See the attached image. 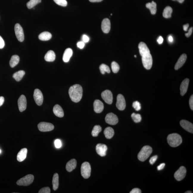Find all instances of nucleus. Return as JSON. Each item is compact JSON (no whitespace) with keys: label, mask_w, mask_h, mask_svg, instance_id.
I'll use <instances>...</instances> for the list:
<instances>
[{"label":"nucleus","mask_w":193,"mask_h":193,"mask_svg":"<svg viewBox=\"0 0 193 193\" xmlns=\"http://www.w3.org/2000/svg\"><path fill=\"white\" fill-rule=\"evenodd\" d=\"M55 3L60 6L66 7L67 5V1L66 0H53Z\"/></svg>","instance_id":"nucleus-38"},{"label":"nucleus","mask_w":193,"mask_h":193,"mask_svg":"<svg viewBox=\"0 0 193 193\" xmlns=\"http://www.w3.org/2000/svg\"><path fill=\"white\" fill-rule=\"evenodd\" d=\"M139 52L142 56L143 66L147 69H150L152 65L153 60L149 48L144 43L141 42L138 45Z\"/></svg>","instance_id":"nucleus-1"},{"label":"nucleus","mask_w":193,"mask_h":193,"mask_svg":"<svg viewBox=\"0 0 193 193\" xmlns=\"http://www.w3.org/2000/svg\"><path fill=\"white\" fill-rule=\"evenodd\" d=\"M4 102V98L3 96H0V107L3 105Z\"/></svg>","instance_id":"nucleus-51"},{"label":"nucleus","mask_w":193,"mask_h":193,"mask_svg":"<svg viewBox=\"0 0 193 193\" xmlns=\"http://www.w3.org/2000/svg\"><path fill=\"white\" fill-rule=\"evenodd\" d=\"M14 30L18 40L19 42H23L24 40V34L22 27L19 24L17 23L15 25Z\"/></svg>","instance_id":"nucleus-8"},{"label":"nucleus","mask_w":193,"mask_h":193,"mask_svg":"<svg viewBox=\"0 0 193 193\" xmlns=\"http://www.w3.org/2000/svg\"><path fill=\"white\" fill-rule=\"evenodd\" d=\"M99 69L102 74H104L105 72L109 73H110V68L108 66L104 64H102L99 67Z\"/></svg>","instance_id":"nucleus-35"},{"label":"nucleus","mask_w":193,"mask_h":193,"mask_svg":"<svg viewBox=\"0 0 193 193\" xmlns=\"http://www.w3.org/2000/svg\"><path fill=\"white\" fill-rule=\"evenodd\" d=\"M39 193H51V190L49 187H45L41 189L39 191Z\"/></svg>","instance_id":"nucleus-40"},{"label":"nucleus","mask_w":193,"mask_h":193,"mask_svg":"<svg viewBox=\"0 0 193 193\" xmlns=\"http://www.w3.org/2000/svg\"><path fill=\"white\" fill-rule=\"evenodd\" d=\"M185 193H192V192L191 191H187L185 192Z\"/></svg>","instance_id":"nucleus-56"},{"label":"nucleus","mask_w":193,"mask_h":193,"mask_svg":"<svg viewBox=\"0 0 193 193\" xmlns=\"http://www.w3.org/2000/svg\"><path fill=\"white\" fill-rule=\"evenodd\" d=\"M53 189L54 190L56 191L58 189L59 183V175L57 173H55L53 175L52 180Z\"/></svg>","instance_id":"nucleus-29"},{"label":"nucleus","mask_w":193,"mask_h":193,"mask_svg":"<svg viewBox=\"0 0 193 193\" xmlns=\"http://www.w3.org/2000/svg\"><path fill=\"white\" fill-rule=\"evenodd\" d=\"M146 7L149 9L152 14H155L157 12V4L154 1H152L151 3L146 4Z\"/></svg>","instance_id":"nucleus-28"},{"label":"nucleus","mask_w":193,"mask_h":193,"mask_svg":"<svg viewBox=\"0 0 193 193\" xmlns=\"http://www.w3.org/2000/svg\"><path fill=\"white\" fill-rule=\"evenodd\" d=\"M91 166L88 162H85L82 164L81 173L84 178L87 179L90 177L91 173Z\"/></svg>","instance_id":"nucleus-6"},{"label":"nucleus","mask_w":193,"mask_h":193,"mask_svg":"<svg viewBox=\"0 0 193 193\" xmlns=\"http://www.w3.org/2000/svg\"><path fill=\"white\" fill-rule=\"evenodd\" d=\"M193 31V27L190 28L188 32L187 33L185 34V36L187 37H189L191 35H192Z\"/></svg>","instance_id":"nucleus-47"},{"label":"nucleus","mask_w":193,"mask_h":193,"mask_svg":"<svg viewBox=\"0 0 193 193\" xmlns=\"http://www.w3.org/2000/svg\"><path fill=\"white\" fill-rule=\"evenodd\" d=\"M102 98L105 102L110 105L113 102V95L111 92L110 90H106L102 93Z\"/></svg>","instance_id":"nucleus-13"},{"label":"nucleus","mask_w":193,"mask_h":193,"mask_svg":"<svg viewBox=\"0 0 193 193\" xmlns=\"http://www.w3.org/2000/svg\"><path fill=\"white\" fill-rule=\"evenodd\" d=\"M73 51L71 48H69L66 49L64 52L63 60L64 62H68L69 61L70 59L72 56Z\"/></svg>","instance_id":"nucleus-24"},{"label":"nucleus","mask_w":193,"mask_h":193,"mask_svg":"<svg viewBox=\"0 0 193 193\" xmlns=\"http://www.w3.org/2000/svg\"><path fill=\"white\" fill-rule=\"evenodd\" d=\"M19 61V57L17 55H14L11 57L10 64L11 67L13 68L17 66Z\"/></svg>","instance_id":"nucleus-30"},{"label":"nucleus","mask_w":193,"mask_h":193,"mask_svg":"<svg viewBox=\"0 0 193 193\" xmlns=\"http://www.w3.org/2000/svg\"><path fill=\"white\" fill-rule=\"evenodd\" d=\"M172 9L169 6L166 7L164 9L163 16L166 18H169L171 17L172 13Z\"/></svg>","instance_id":"nucleus-31"},{"label":"nucleus","mask_w":193,"mask_h":193,"mask_svg":"<svg viewBox=\"0 0 193 193\" xmlns=\"http://www.w3.org/2000/svg\"><path fill=\"white\" fill-rule=\"evenodd\" d=\"M107 147L106 145L99 144L96 145V150L98 155L101 157H104L106 155Z\"/></svg>","instance_id":"nucleus-15"},{"label":"nucleus","mask_w":193,"mask_h":193,"mask_svg":"<svg viewBox=\"0 0 193 193\" xmlns=\"http://www.w3.org/2000/svg\"><path fill=\"white\" fill-rule=\"evenodd\" d=\"M27 151V149L26 148H23L21 150L17 155V160L18 161L22 162L26 159Z\"/></svg>","instance_id":"nucleus-21"},{"label":"nucleus","mask_w":193,"mask_h":193,"mask_svg":"<svg viewBox=\"0 0 193 193\" xmlns=\"http://www.w3.org/2000/svg\"><path fill=\"white\" fill-rule=\"evenodd\" d=\"M157 157H157V155H154V156H153L151 157V158L150 159L149 161L150 164H154L157 160Z\"/></svg>","instance_id":"nucleus-42"},{"label":"nucleus","mask_w":193,"mask_h":193,"mask_svg":"<svg viewBox=\"0 0 193 193\" xmlns=\"http://www.w3.org/2000/svg\"><path fill=\"white\" fill-rule=\"evenodd\" d=\"M77 161L75 159H71L67 163L66 165V169L69 172H71L76 168Z\"/></svg>","instance_id":"nucleus-23"},{"label":"nucleus","mask_w":193,"mask_h":193,"mask_svg":"<svg viewBox=\"0 0 193 193\" xmlns=\"http://www.w3.org/2000/svg\"><path fill=\"white\" fill-rule=\"evenodd\" d=\"M1 153V150H0V153Z\"/></svg>","instance_id":"nucleus-58"},{"label":"nucleus","mask_w":193,"mask_h":193,"mask_svg":"<svg viewBox=\"0 0 193 193\" xmlns=\"http://www.w3.org/2000/svg\"><path fill=\"white\" fill-rule=\"evenodd\" d=\"M34 180V176L33 175L29 174L20 179L17 182L18 185L19 186H28L32 184Z\"/></svg>","instance_id":"nucleus-5"},{"label":"nucleus","mask_w":193,"mask_h":193,"mask_svg":"<svg viewBox=\"0 0 193 193\" xmlns=\"http://www.w3.org/2000/svg\"><path fill=\"white\" fill-rule=\"evenodd\" d=\"M131 117L133 121L136 123L140 122L142 119V117L140 114L132 113L131 115Z\"/></svg>","instance_id":"nucleus-36"},{"label":"nucleus","mask_w":193,"mask_h":193,"mask_svg":"<svg viewBox=\"0 0 193 193\" xmlns=\"http://www.w3.org/2000/svg\"><path fill=\"white\" fill-rule=\"evenodd\" d=\"M152 152L151 147L149 146H144L142 147L138 155V158L141 161H144L147 159Z\"/></svg>","instance_id":"nucleus-4"},{"label":"nucleus","mask_w":193,"mask_h":193,"mask_svg":"<svg viewBox=\"0 0 193 193\" xmlns=\"http://www.w3.org/2000/svg\"><path fill=\"white\" fill-rule=\"evenodd\" d=\"M69 94L71 101L75 103L78 102L81 99L83 95V89L79 85H74L70 88Z\"/></svg>","instance_id":"nucleus-2"},{"label":"nucleus","mask_w":193,"mask_h":193,"mask_svg":"<svg viewBox=\"0 0 193 193\" xmlns=\"http://www.w3.org/2000/svg\"><path fill=\"white\" fill-rule=\"evenodd\" d=\"M41 0H30L27 4V7L29 9L33 8L38 4L41 3Z\"/></svg>","instance_id":"nucleus-33"},{"label":"nucleus","mask_w":193,"mask_h":193,"mask_svg":"<svg viewBox=\"0 0 193 193\" xmlns=\"http://www.w3.org/2000/svg\"><path fill=\"white\" fill-rule=\"evenodd\" d=\"M33 96L34 99L37 104L40 106L42 105L43 100V95L41 91L38 89H36L34 91Z\"/></svg>","instance_id":"nucleus-9"},{"label":"nucleus","mask_w":193,"mask_h":193,"mask_svg":"<svg viewBox=\"0 0 193 193\" xmlns=\"http://www.w3.org/2000/svg\"><path fill=\"white\" fill-rule=\"evenodd\" d=\"M168 40L170 42H172L173 41V38L171 35H169L168 37Z\"/></svg>","instance_id":"nucleus-53"},{"label":"nucleus","mask_w":193,"mask_h":193,"mask_svg":"<svg viewBox=\"0 0 193 193\" xmlns=\"http://www.w3.org/2000/svg\"><path fill=\"white\" fill-rule=\"evenodd\" d=\"M38 127L40 131L46 132L53 130L54 129V126L51 123L41 122L39 123Z\"/></svg>","instance_id":"nucleus-7"},{"label":"nucleus","mask_w":193,"mask_h":193,"mask_svg":"<svg viewBox=\"0 0 193 193\" xmlns=\"http://www.w3.org/2000/svg\"><path fill=\"white\" fill-rule=\"evenodd\" d=\"M141 191L140 189L138 188L133 189L130 191V193H141Z\"/></svg>","instance_id":"nucleus-48"},{"label":"nucleus","mask_w":193,"mask_h":193,"mask_svg":"<svg viewBox=\"0 0 193 193\" xmlns=\"http://www.w3.org/2000/svg\"><path fill=\"white\" fill-rule=\"evenodd\" d=\"M189 106H190L191 110H193V96L192 95L191 96L189 100Z\"/></svg>","instance_id":"nucleus-46"},{"label":"nucleus","mask_w":193,"mask_h":193,"mask_svg":"<svg viewBox=\"0 0 193 193\" xmlns=\"http://www.w3.org/2000/svg\"><path fill=\"white\" fill-rule=\"evenodd\" d=\"M102 128L99 125H96L92 130V135L93 137L98 136V134L101 131Z\"/></svg>","instance_id":"nucleus-34"},{"label":"nucleus","mask_w":193,"mask_h":193,"mask_svg":"<svg viewBox=\"0 0 193 193\" xmlns=\"http://www.w3.org/2000/svg\"><path fill=\"white\" fill-rule=\"evenodd\" d=\"M18 106L20 111L22 112L26 110L27 102L26 96L22 95L19 98L18 101Z\"/></svg>","instance_id":"nucleus-14"},{"label":"nucleus","mask_w":193,"mask_h":193,"mask_svg":"<svg viewBox=\"0 0 193 193\" xmlns=\"http://www.w3.org/2000/svg\"><path fill=\"white\" fill-rule=\"evenodd\" d=\"M189 83V80L188 78L185 79L182 82L180 87V94L181 96H184L187 92Z\"/></svg>","instance_id":"nucleus-18"},{"label":"nucleus","mask_w":193,"mask_h":193,"mask_svg":"<svg viewBox=\"0 0 193 193\" xmlns=\"http://www.w3.org/2000/svg\"><path fill=\"white\" fill-rule=\"evenodd\" d=\"M116 107L119 110H123L126 108V101L124 96L121 94H119L117 96Z\"/></svg>","instance_id":"nucleus-12"},{"label":"nucleus","mask_w":193,"mask_h":193,"mask_svg":"<svg viewBox=\"0 0 193 193\" xmlns=\"http://www.w3.org/2000/svg\"><path fill=\"white\" fill-rule=\"evenodd\" d=\"M134 57H135V58H136V57H137L136 55H134Z\"/></svg>","instance_id":"nucleus-57"},{"label":"nucleus","mask_w":193,"mask_h":193,"mask_svg":"<svg viewBox=\"0 0 193 193\" xmlns=\"http://www.w3.org/2000/svg\"><path fill=\"white\" fill-rule=\"evenodd\" d=\"M163 41L164 39L161 36L159 37L158 39L157 40V42H158L159 44H162V43L163 42Z\"/></svg>","instance_id":"nucleus-50"},{"label":"nucleus","mask_w":193,"mask_h":193,"mask_svg":"<svg viewBox=\"0 0 193 193\" xmlns=\"http://www.w3.org/2000/svg\"><path fill=\"white\" fill-rule=\"evenodd\" d=\"M94 111L96 113H100L103 110V104L99 100L96 99L94 101Z\"/></svg>","instance_id":"nucleus-19"},{"label":"nucleus","mask_w":193,"mask_h":193,"mask_svg":"<svg viewBox=\"0 0 193 193\" xmlns=\"http://www.w3.org/2000/svg\"><path fill=\"white\" fill-rule=\"evenodd\" d=\"M82 42L85 43L89 42V38L88 36L86 35H83L82 37Z\"/></svg>","instance_id":"nucleus-43"},{"label":"nucleus","mask_w":193,"mask_h":193,"mask_svg":"<svg viewBox=\"0 0 193 193\" xmlns=\"http://www.w3.org/2000/svg\"><path fill=\"white\" fill-rule=\"evenodd\" d=\"M5 46V42L2 38L0 36V49H3Z\"/></svg>","instance_id":"nucleus-45"},{"label":"nucleus","mask_w":193,"mask_h":193,"mask_svg":"<svg viewBox=\"0 0 193 193\" xmlns=\"http://www.w3.org/2000/svg\"><path fill=\"white\" fill-rule=\"evenodd\" d=\"M51 34L48 32H44L39 35L38 38L40 40L42 41H47L51 38Z\"/></svg>","instance_id":"nucleus-27"},{"label":"nucleus","mask_w":193,"mask_h":193,"mask_svg":"<svg viewBox=\"0 0 193 193\" xmlns=\"http://www.w3.org/2000/svg\"><path fill=\"white\" fill-rule=\"evenodd\" d=\"M77 46L78 47L80 48V49H83L84 47V46H85V43L82 42V41L78 42L77 43Z\"/></svg>","instance_id":"nucleus-44"},{"label":"nucleus","mask_w":193,"mask_h":193,"mask_svg":"<svg viewBox=\"0 0 193 193\" xmlns=\"http://www.w3.org/2000/svg\"><path fill=\"white\" fill-rule=\"evenodd\" d=\"M187 57V55L185 54H183L180 57L175 66V70H177L183 66L186 60Z\"/></svg>","instance_id":"nucleus-20"},{"label":"nucleus","mask_w":193,"mask_h":193,"mask_svg":"<svg viewBox=\"0 0 193 193\" xmlns=\"http://www.w3.org/2000/svg\"><path fill=\"white\" fill-rule=\"evenodd\" d=\"M172 1H178V2H179L180 3H182L183 2V1L185 0H172Z\"/></svg>","instance_id":"nucleus-55"},{"label":"nucleus","mask_w":193,"mask_h":193,"mask_svg":"<svg viewBox=\"0 0 193 193\" xmlns=\"http://www.w3.org/2000/svg\"><path fill=\"white\" fill-rule=\"evenodd\" d=\"M165 166V164L164 163H162L160 165L157 166V169L158 171L164 169V166Z\"/></svg>","instance_id":"nucleus-49"},{"label":"nucleus","mask_w":193,"mask_h":193,"mask_svg":"<svg viewBox=\"0 0 193 193\" xmlns=\"http://www.w3.org/2000/svg\"><path fill=\"white\" fill-rule=\"evenodd\" d=\"M132 106H133L134 108L136 111H139L141 110V104L138 101H136L134 102L133 103V105H132Z\"/></svg>","instance_id":"nucleus-39"},{"label":"nucleus","mask_w":193,"mask_h":193,"mask_svg":"<svg viewBox=\"0 0 193 193\" xmlns=\"http://www.w3.org/2000/svg\"><path fill=\"white\" fill-rule=\"evenodd\" d=\"M55 55L53 51L52 50L48 51L44 57L45 60L47 62H53L55 60Z\"/></svg>","instance_id":"nucleus-25"},{"label":"nucleus","mask_w":193,"mask_h":193,"mask_svg":"<svg viewBox=\"0 0 193 193\" xmlns=\"http://www.w3.org/2000/svg\"><path fill=\"white\" fill-rule=\"evenodd\" d=\"M167 141L170 146L172 147H177L181 144L182 138L178 133H172L168 136Z\"/></svg>","instance_id":"nucleus-3"},{"label":"nucleus","mask_w":193,"mask_h":193,"mask_svg":"<svg viewBox=\"0 0 193 193\" xmlns=\"http://www.w3.org/2000/svg\"><path fill=\"white\" fill-rule=\"evenodd\" d=\"M189 26V24H187L184 25L183 26V30H185V31H187L188 29Z\"/></svg>","instance_id":"nucleus-52"},{"label":"nucleus","mask_w":193,"mask_h":193,"mask_svg":"<svg viewBox=\"0 0 193 193\" xmlns=\"http://www.w3.org/2000/svg\"><path fill=\"white\" fill-rule=\"evenodd\" d=\"M102 29L104 33H108L110 29V22L108 18H105L102 21L101 25Z\"/></svg>","instance_id":"nucleus-17"},{"label":"nucleus","mask_w":193,"mask_h":193,"mask_svg":"<svg viewBox=\"0 0 193 193\" xmlns=\"http://www.w3.org/2000/svg\"><path fill=\"white\" fill-rule=\"evenodd\" d=\"M180 124L182 127L187 131L193 133V125L192 123L185 120H182L180 121Z\"/></svg>","instance_id":"nucleus-16"},{"label":"nucleus","mask_w":193,"mask_h":193,"mask_svg":"<svg viewBox=\"0 0 193 193\" xmlns=\"http://www.w3.org/2000/svg\"><path fill=\"white\" fill-rule=\"evenodd\" d=\"M53 112L57 117L61 118L63 117L64 113L61 107L58 105H56L53 107Z\"/></svg>","instance_id":"nucleus-22"},{"label":"nucleus","mask_w":193,"mask_h":193,"mask_svg":"<svg viewBox=\"0 0 193 193\" xmlns=\"http://www.w3.org/2000/svg\"><path fill=\"white\" fill-rule=\"evenodd\" d=\"M102 1L103 0H89L91 2H99Z\"/></svg>","instance_id":"nucleus-54"},{"label":"nucleus","mask_w":193,"mask_h":193,"mask_svg":"<svg viewBox=\"0 0 193 193\" xmlns=\"http://www.w3.org/2000/svg\"><path fill=\"white\" fill-rule=\"evenodd\" d=\"M111 68L112 71L114 73H117L119 71L120 67L119 64L115 62H113L111 63Z\"/></svg>","instance_id":"nucleus-37"},{"label":"nucleus","mask_w":193,"mask_h":193,"mask_svg":"<svg viewBox=\"0 0 193 193\" xmlns=\"http://www.w3.org/2000/svg\"><path fill=\"white\" fill-rule=\"evenodd\" d=\"M105 121L109 124L114 125L118 123L119 119L117 116L115 114L112 113H110L107 114L105 116Z\"/></svg>","instance_id":"nucleus-11"},{"label":"nucleus","mask_w":193,"mask_h":193,"mask_svg":"<svg viewBox=\"0 0 193 193\" xmlns=\"http://www.w3.org/2000/svg\"><path fill=\"white\" fill-rule=\"evenodd\" d=\"M186 174V169L184 166H181L174 174L175 179L178 181H180L185 178Z\"/></svg>","instance_id":"nucleus-10"},{"label":"nucleus","mask_w":193,"mask_h":193,"mask_svg":"<svg viewBox=\"0 0 193 193\" xmlns=\"http://www.w3.org/2000/svg\"><path fill=\"white\" fill-rule=\"evenodd\" d=\"M104 133L107 139H110L113 136L114 134V130L113 129L110 127H107L105 128Z\"/></svg>","instance_id":"nucleus-26"},{"label":"nucleus","mask_w":193,"mask_h":193,"mask_svg":"<svg viewBox=\"0 0 193 193\" xmlns=\"http://www.w3.org/2000/svg\"><path fill=\"white\" fill-rule=\"evenodd\" d=\"M25 74V72L24 71L21 70L14 73L13 77L16 81H19L21 80Z\"/></svg>","instance_id":"nucleus-32"},{"label":"nucleus","mask_w":193,"mask_h":193,"mask_svg":"<svg viewBox=\"0 0 193 193\" xmlns=\"http://www.w3.org/2000/svg\"><path fill=\"white\" fill-rule=\"evenodd\" d=\"M55 147L59 148L62 146V143L60 139H57L55 140Z\"/></svg>","instance_id":"nucleus-41"}]
</instances>
